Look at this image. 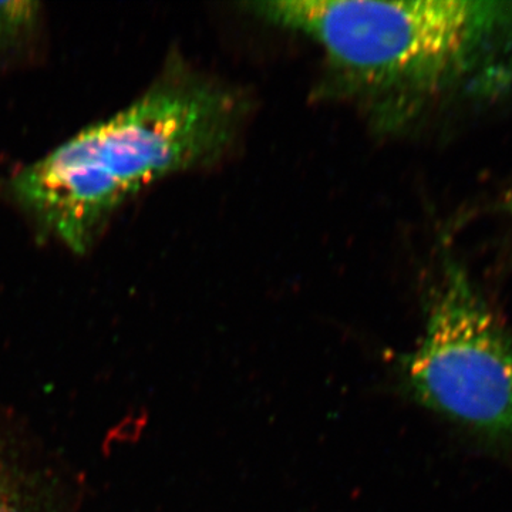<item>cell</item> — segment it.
<instances>
[{
    "label": "cell",
    "mask_w": 512,
    "mask_h": 512,
    "mask_svg": "<svg viewBox=\"0 0 512 512\" xmlns=\"http://www.w3.org/2000/svg\"><path fill=\"white\" fill-rule=\"evenodd\" d=\"M238 117L231 93L171 62L124 109L13 170L0 195L36 239L84 255L141 191L217 160Z\"/></svg>",
    "instance_id": "cell-1"
},
{
    "label": "cell",
    "mask_w": 512,
    "mask_h": 512,
    "mask_svg": "<svg viewBox=\"0 0 512 512\" xmlns=\"http://www.w3.org/2000/svg\"><path fill=\"white\" fill-rule=\"evenodd\" d=\"M259 19L311 40L350 92L402 119L450 92L512 84V0H281Z\"/></svg>",
    "instance_id": "cell-2"
},
{
    "label": "cell",
    "mask_w": 512,
    "mask_h": 512,
    "mask_svg": "<svg viewBox=\"0 0 512 512\" xmlns=\"http://www.w3.org/2000/svg\"><path fill=\"white\" fill-rule=\"evenodd\" d=\"M393 365L404 396L512 457V333L460 266L444 269L420 342Z\"/></svg>",
    "instance_id": "cell-3"
},
{
    "label": "cell",
    "mask_w": 512,
    "mask_h": 512,
    "mask_svg": "<svg viewBox=\"0 0 512 512\" xmlns=\"http://www.w3.org/2000/svg\"><path fill=\"white\" fill-rule=\"evenodd\" d=\"M46 26L43 3L0 2V70L22 69L42 57Z\"/></svg>",
    "instance_id": "cell-4"
},
{
    "label": "cell",
    "mask_w": 512,
    "mask_h": 512,
    "mask_svg": "<svg viewBox=\"0 0 512 512\" xmlns=\"http://www.w3.org/2000/svg\"><path fill=\"white\" fill-rule=\"evenodd\" d=\"M505 211H507V214L510 215L512 220V190L508 192L507 197H505Z\"/></svg>",
    "instance_id": "cell-5"
},
{
    "label": "cell",
    "mask_w": 512,
    "mask_h": 512,
    "mask_svg": "<svg viewBox=\"0 0 512 512\" xmlns=\"http://www.w3.org/2000/svg\"><path fill=\"white\" fill-rule=\"evenodd\" d=\"M3 501H5V495H3L2 487H0V512H3V508H5V504H3Z\"/></svg>",
    "instance_id": "cell-6"
}]
</instances>
